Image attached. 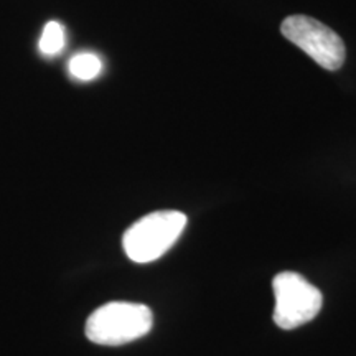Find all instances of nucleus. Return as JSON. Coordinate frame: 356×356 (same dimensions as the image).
<instances>
[{
	"instance_id": "obj_6",
	"label": "nucleus",
	"mask_w": 356,
	"mask_h": 356,
	"mask_svg": "<svg viewBox=\"0 0 356 356\" xmlns=\"http://www.w3.org/2000/svg\"><path fill=\"white\" fill-rule=\"evenodd\" d=\"M66 35L63 25L58 22H48L44 25L42 37H40L38 48L44 56H55L65 48Z\"/></svg>"
},
{
	"instance_id": "obj_3",
	"label": "nucleus",
	"mask_w": 356,
	"mask_h": 356,
	"mask_svg": "<svg viewBox=\"0 0 356 356\" xmlns=\"http://www.w3.org/2000/svg\"><path fill=\"white\" fill-rule=\"evenodd\" d=\"M273 289L275 296L274 322L284 330L312 322L322 310V292L300 274H277L273 280Z\"/></svg>"
},
{
	"instance_id": "obj_4",
	"label": "nucleus",
	"mask_w": 356,
	"mask_h": 356,
	"mask_svg": "<svg viewBox=\"0 0 356 356\" xmlns=\"http://www.w3.org/2000/svg\"><path fill=\"white\" fill-rule=\"evenodd\" d=\"M280 32L322 68L335 71L343 65L346 56L343 40L322 22L307 15H292L282 22Z\"/></svg>"
},
{
	"instance_id": "obj_1",
	"label": "nucleus",
	"mask_w": 356,
	"mask_h": 356,
	"mask_svg": "<svg viewBox=\"0 0 356 356\" xmlns=\"http://www.w3.org/2000/svg\"><path fill=\"white\" fill-rule=\"evenodd\" d=\"M152 325L154 315L147 305L109 302L89 315L86 337L96 345H126L147 335Z\"/></svg>"
},
{
	"instance_id": "obj_5",
	"label": "nucleus",
	"mask_w": 356,
	"mask_h": 356,
	"mask_svg": "<svg viewBox=\"0 0 356 356\" xmlns=\"http://www.w3.org/2000/svg\"><path fill=\"white\" fill-rule=\"evenodd\" d=\"M68 70L71 76L81 79V81H89L101 73L102 63L99 56L95 53H78L70 60Z\"/></svg>"
},
{
	"instance_id": "obj_2",
	"label": "nucleus",
	"mask_w": 356,
	"mask_h": 356,
	"mask_svg": "<svg viewBox=\"0 0 356 356\" xmlns=\"http://www.w3.org/2000/svg\"><path fill=\"white\" fill-rule=\"evenodd\" d=\"M186 226L180 211H154L136 221L122 236L127 257L137 264L157 261L178 241Z\"/></svg>"
}]
</instances>
